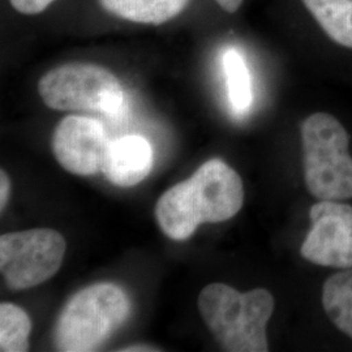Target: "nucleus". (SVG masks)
I'll list each match as a JSON object with an SVG mask.
<instances>
[{"instance_id":"obj_6","label":"nucleus","mask_w":352,"mask_h":352,"mask_svg":"<svg viewBox=\"0 0 352 352\" xmlns=\"http://www.w3.org/2000/svg\"><path fill=\"white\" fill-rule=\"evenodd\" d=\"M67 243L50 228H34L0 236V270L11 289L36 287L60 269Z\"/></svg>"},{"instance_id":"obj_12","label":"nucleus","mask_w":352,"mask_h":352,"mask_svg":"<svg viewBox=\"0 0 352 352\" xmlns=\"http://www.w3.org/2000/svg\"><path fill=\"white\" fill-rule=\"evenodd\" d=\"M322 305L330 321L352 338V269L329 277L322 289Z\"/></svg>"},{"instance_id":"obj_2","label":"nucleus","mask_w":352,"mask_h":352,"mask_svg":"<svg viewBox=\"0 0 352 352\" xmlns=\"http://www.w3.org/2000/svg\"><path fill=\"white\" fill-rule=\"evenodd\" d=\"M199 309L226 351H269L266 324L274 311V298L267 289L243 294L228 285L212 283L202 289Z\"/></svg>"},{"instance_id":"obj_4","label":"nucleus","mask_w":352,"mask_h":352,"mask_svg":"<svg viewBox=\"0 0 352 352\" xmlns=\"http://www.w3.org/2000/svg\"><path fill=\"white\" fill-rule=\"evenodd\" d=\"M131 302L119 286L103 282L75 294L62 311L55 327L59 351L97 350L113 331L124 324Z\"/></svg>"},{"instance_id":"obj_10","label":"nucleus","mask_w":352,"mask_h":352,"mask_svg":"<svg viewBox=\"0 0 352 352\" xmlns=\"http://www.w3.org/2000/svg\"><path fill=\"white\" fill-rule=\"evenodd\" d=\"M106 12L136 24L161 25L183 12L189 0H98Z\"/></svg>"},{"instance_id":"obj_16","label":"nucleus","mask_w":352,"mask_h":352,"mask_svg":"<svg viewBox=\"0 0 352 352\" xmlns=\"http://www.w3.org/2000/svg\"><path fill=\"white\" fill-rule=\"evenodd\" d=\"M10 189H11L10 177L1 170V173H0V205H1V210L4 209L6 204L8 201Z\"/></svg>"},{"instance_id":"obj_11","label":"nucleus","mask_w":352,"mask_h":352,"mask_svg":"<svg viewBox=\"0 0 352 352\" xmlns=\"http://www.w3.org/2000/svg\"><path fill=\"white\" fill-rule=\"evenodd\" d=\"M327 37L352 49V0H302Z\"/></svg>"},{"instance_id":"obj_5","label":"nucleus","mask_w":352,"mask_h":352,"mask_svg":"<svg viewBox=\"0 0 352 352\" xmlns=\"http://www.w3.org/2000/svg\"><path fill=\"white\" fill-rule=\"evenodd\" d=\"M38 93L56 111H98L115 116L124 103L120 81L97 64L59 65L41 77Z\"/></svg>"},{"instance_id":"obj_18","label":"nucleus","mask_w":352,"mask_h":352,"mask_svg":"<svg viewBox=\"0 0 352 352\" xmlns=\"http://www.w3.org/2000/svg\"><path fill=\"white\" fill-rule=\"evenodd\" d=\"M123 351H154V350L151 349V347H148V346H132V347L126 349Z\"/></svg>"},{"instance_id":"obj_13","label":"nucleus","mask_w":352,"mask_h":352,"mask_svg":"<svg viewBox=\"0 0 352 352\" xmlns=\"http://www.w3.org/2000/svg\"><path fill=\"white\" fill-rule=\"evenodd\" d=\"M30 330L32 322L24 309L11 302L0 305V351H28Z\"/></svg>"},{"instance_id":"obj_8","label":"nucleus","mask_w":352,"mask_h":352,"mask_svg":"<svg viewBox=\"0 0 352 352\" xmlns=\"http://www.w3.org/2000/svg\"><path fill=\"white\" fill-rule=\"evenodd\" d=\"M110 140L101 123L71 115L56 126L52 151L64 170L75 175H94L103 170Z\"/></svg>"},{"instance_id":"obj_3","label":"nucleus","mask_w":352,"mask_h":352,"mask_svg":"<svg viewBox=\"0 0 352 352\" xmlns=\"http://www.w3.org/2000/svg\"><path fill=\"white\" fill-rule=\"evenodd\" d=\"M304 179L318 200L352 199L350 138L340 120L327 113L309 115L302 128Z\"/></svg>"},{"instance_id":"obj_14","label":"nucleus","mask_w":352,"mask_h":352,"mask_svg":"<svg viewBox=\"0 0 352 352\" xmlns=\"http://www.w3.org/2000/svg\"><path fill=\"white\" fill-rule=\"evenodd\" d=\"M228 97L234 110L244 113L251 106V77L243 56L236 50H228L223 56Z\"/></svg>"},{"instance_id":"obj_17","label":"nucleus","mask_w":352,"mask_h":352,"mask_svg":"<svg viewBox=\"0 0 352 352\" xmlns=\"http://www.w3.org/2000/svg\"><path fill=\"white\" fill-rule=\"evenodd\" d=\"M222 10L228 13H235L243 4V0H215Z\"/></svg>"},{"instance_id":"obj_9","label":"nucleus","mask_w":352,"mask_h":352,"mask_svg":"<svg viewBox=\"0 0 352 352\" xmlns=\"http://www.w3.org/2000/svg\"><path fill=\"white\" fill-rule=\"evenodd\" d=\"M153 148L138 135L123 136L110 142L102 173L118 187H133L151 174Z\"/></svg>"},{"instance_id":"obj_7","label":"nucleus","mask_w":352,"mask_h":352,"mask_svg":"<svg viewBox=\"0 0 352 352\" xmlns=\"http://www.w3.org/2000/svg\"><path fill=\"white\" fill-rule=\"evenodd\" d=\"M312 228L300 253L311 263L329 267H352V206L321 200L309 210Z\"/></svg>"},{"instance_id":"obj_1","label":"nucleus","mask_w":352,"mask_h":352,"mask_svg":"<svg viewBox=\"0 0 352 352\" xmlns=\"http://www.w3.org/2000/svg\"><path fill=\"white\" fill-rule=\"evenodd\" d=\"M244 187L239 174L221 160H210L187 180L166 190L155 205L158 225L170 239L190 238L201 223H218L239 213Z\"/></svg>"},{"instance_id":"obj_15","label":"nucleus","mask_w":352,"mask_h":352,"mask_svg":"<svg viewBox=\"0 0 352 352\" xmlns=\"http://www.w3.org/2000/svg\"><path fill=\"white\" fill-rule=\"evenodd\" d=\"M13 8L23 14L43 12L55 0H10Z\"/></svg>"}]
</instances>
